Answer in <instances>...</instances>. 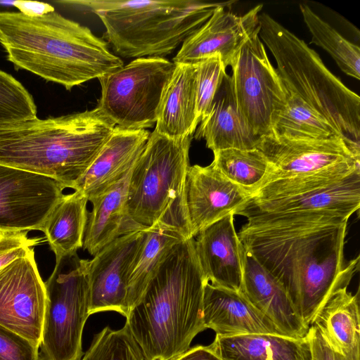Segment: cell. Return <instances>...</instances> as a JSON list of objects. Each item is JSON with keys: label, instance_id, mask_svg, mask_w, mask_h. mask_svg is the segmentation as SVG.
I'll use <instances>...</instances> for the list:
<instances>
[{"label": "cell", "instance_id": "obj_14", "mask_svg": "<svg viewBox=\"0 0 360 360\" xmlns=\"http://www.w3.org/2000/svg\"><path fill=\"white\" fill-rule=\"evenodd\" d=\"M146 230L120 235L89 259V315L106 311L129 315L128 275Z\"/></svg>", "mask_w": 360, "mask_h": 360}, {"label": "cell", "instance_id": "obj_34", "mask_svg": "<svg viewBox=\"0 0 360 360\" xmlns=\"http://www.w3.org/2000/svg\"><path fill=\"white\" fill-rule=\"evenodd\" d=\"M196 65L197 113L200 123L210 108L215 93L226 73V68L218 55L203 59Z\"/></svg>", "mask_w": 360, "mask_h": 360}, {"label": "cell", "instance_id": "obj_17", "mask_svg": "<svg viewBox=\"0 0 360 360\" xmlns=\"http://www.w3.org/2000/svg\"><path fill=\"white\" fill-rule=\"evenodd\" d=\"M231 4L214 9L208 20L181 44L173 58L174 64H196L218 55L224 66H230L250 35L259 27V4L243 15L226 11Z\"/></svg>", "mask_w": 360, "mask_h": 360}, {"label": "cell", "instance_id": "obj_9", "mask_svg": "<svg viewBox=\"0 0 360 360\" xmlns=\"http://www.w3.org/2000/svg\"><path fill=\"white\" fill-rule=\"evenodd\" d=\"M89 259L76 253L56 259L44 283L46 302L39 360H79L89 307Z\"/></svg>", "mask_w": 360, "mask_h": 360}, {"label": "cell", "instance_id": "obj_30", "mask_svg": "<svg viewBox=\"0 0 360 360\" xmlns=\"http://www.w3.org/2000/svg\"><path fill=\"white\" fill-rule=\"evenodd\" d=\"M304 22L311 34V43L327 51L347 75L360 79V49L315 13L300 4Z\"/></svg>", "mask_w": 360, "mask_h": 360}, {"label": "cell", "instance_id": "obj_32", "mask_svg": "<svg viewBox=\"0 0 360 360\" xmlns=\"http://www.w3.org/2000/svg\"><path fill=\"white\" fill-rule=\"evenodd\" d=\"M79 360H146L127 326L120 330L107 326L96 334Z\"/></svg>", "mask_w": 360, "mask_h": 360}, {"label": "cell", "instance_id": "obj_33", "mask_svg": "<svg viewBox=\"0 0 360 360\" xmlns=\"http://www.w3.org/2000/svg\"><path fill=\"white\" fill-rule=\"evenodd\" d=\"M37 117V108L27 89L0 70V126Z\"/></svg>", "mask_w": 360, "mask_h": 360}, {"label": "cell", "instance_id": "obj_28", "mask_svg": "<svg viewBox=\"0 0 360 360\" xmlns=\"http://www.w3.org/2000/svg\"><path fill=\"white\" fill-rule=\"evenodd\" d=\"M88 202L77 191L64 195L45 221L41 231L55 253L56 259L76 253L83 246Z\"/></svg>", "mask_w": 360, "mask_h": 360}, {"label": "cell", "instance_id": "obj_21", "mask_svg": "<svg viewBox=\"0 0 360 360\" xmlns=\"http://www.w3.org/2000/svg\"><path fill=\"white\" fill-rule=\"evenodd\" d=\"M202 318L205 329L211 328L219 335H285L240 292L217 287L208 282L204 286Z\"/></svg>", "mask_w": 360, "mask_h": 360}, {"label": "cell", "instance_id": "obj_6", "mask_svg": "<svg viewBox=\"0 0 360 360\" xmlns=\"http://www.w3.org/2000/svg\"><path fill=\"white\" fill-rule=\"evenodd\" d=\"M259 37L276 63L285 89L322 115L360 157V98L323 64L319 54L266 13L259 15Z\"/></svg>", "mask_w": 360, "mask_h": 360}, {"label": "cell", "instance_id": "obj_25", "mask_svg": "<svg viewBox=\"0 0 360 360\" xmlns=\"http://www.w3.org/2000/svg\"><path fill=\"white\" fill-rule=\"evenodd\" d=\"M347 286L334 290L316 313L315 326L328 345L351 360H360L359 297Z\"/></svg>", "mask_w": 360, "mask_h": 360}, {"label": "cell", "instance_id": "obj_12", "mask_svg": "<svg viewBox=\"0 0 360 360\" xmlns=\"http://www.w3.org/2000/svg\"><path fill=\"white\" fill-rule=\"evenodd\" d=\"M46 302L34 250L0 270V325L39 347Z\"/></svg>", "mask_w": 360, "mask_h": 360}, {"label": "cell", "instance_id": "obj_27", "mask_svg": "<svg viewBox=\"0 0 360 360\" xmlns=\"http://www.w3.org/2000/svg\"><path fill=\"white\" fill-rule=\"evenodd\" d=\"M131 172L112 187L89 200L92 208L87 214L82 248L93 256L120 235L140 229L129 221L127 214Z\"/></svg>", "mask_w": 360, "mask_h": 360}, {"label": "cell", "instance_id": "obj_3", "mask_svg": "<svg viewBox=\"0 0 360 360\" xmlns=\"http://www.w3.org/2000/svg\"><path fill=\"white\" fill-rule=\"evenodd\" d=\"M0 43L16 68L67 90L124 65L105 40L56 11L34 17L0 12Z\"/></svg>", "mask_w": 360, "mask_h": 360}, {"label": "cell", "instance_id": "obj_11", "mask_svg": "<svg viewBox=\"0 0 360 360\" xmlns=\"http://www.w3.org/2000/svg\"><path fill=\"white\" fill-rule=\"evenodd\" d=\"M259 27L240 47L230 66L238 108L250 131L262 138L283 108L287 91L259 37Z\"/></svg>", "mask_w": 360, "mask_h": 360}, {"label": "cell", "instance_id": "obj_19", "mask_svg": "<svg viewBox=\"0 0 360 360\" xmlns=\"http://www.w3.org/2000/svg\"><path fill=\"white\" fill-rule=\"evenodd\" d=\"M188 238H191L185 216L177 202L172 203L156 223L146 229L144 240L128 275L130 311L140 300L170 250Z\"/></svg>", "mask_w": 360, "mask_h": 360}, {"label": "cell", "instance_id": "obj_39", "mask_svg": "<svg viewBox=\"0 0 360 360\" xmlns=\"http://www.w3.org/2000/svg\"><path fill=\"white\" fill-rule=\"evenodd\" d=\"M172 360H223L209 346L198 345L189 348Z\"/></svg>", "mask_w": 360, "mask_h": 360}, {"label": "cell", "instance_id": "obj_5", "mask_svg": "<svg viewBox=\"0 0 360 360\" xmlns=\"http://www.w3.org/2000/svg\"><path fill=\"white\" fill-rule=\"evenodd\" d=\"M96 14L105 27L104 37L124 58L162 57L172 53L200 27L221 3L177 1H61Z\"/></svg>", "mask_w": 360, "mask_h": 360}, {"label": "cell", "instance_id": "obj_2", "mask_svg": "<svg viewBox=\"0 0 360 360\" xmlns=\"http://www.w3.org/2000/svg\"><path fill=\"white\" fill-rule=\"evenodd\" d=\"M203 274L195 238L169 252L126 317L146 360H172L190 348L205 330L202 318Z\"/></svg>", "mask_w": 360, "mask_h": 360}, {"label": "cell", "instance_id": "obj_22", "mask_svg": "<svg viewBox=\"0 0 360 360\" xmlns=\"http://www.w3.org/2000/svg\"><path fill=\"white\" fill-rule=\"evenodd\" d=\"M240 292L285 335L295 338L307 335L309 328L297 314L283 287L246 250Z\"/></svg>", "mask_w": 360, "mask_h": 360}, {"label": "cell", "instance_id": "obj_31", "mask_svg": "<svg viewBox=\"0 0 360 360\" xmlns=\"http://www.w3.org/2000/svg\"><path fill=\"white\" fill-rule=\"evenodd\" d=\"M213 154L212 163L249 196L262 185L268 175L269 163L258 148H229Z\"/></svg>", "mask_w": 360, "mask_h": 360}, {"label": "cell", "instance_id": "obj_1", "mask_svg": "<svg viewBox=\"0 0 360 360\" xmlns=\"http://www.w3.org/2000/svg\"><path fill=\"white\" fill-rule=\"evenodd\" d=\"M348 219L245 223L238 233L245 250L283 287L308 328L328 296L348 286L359 270V257L345 262Z\"/></svg>", "mask_w": 360, "mask_h": 360}, {"label": "cell", "instance_id": "obj_37", "mask_svg": "<svg viewBox=\"0 0 360 360\" xmlns=\"http://www.w3.org/2000/svg\"><path fill=\"white\" fill-rule=\"evenodd\" d=\"M311 360H351L330 347L318 329L310 326L308 332Z\"/></svg>", "mask_w": 360, "mask_h": 360}, {"label": "cell", "instance_id": "obj_13", "mask_svg": "<svg viewBox=\"0 0 360 360\" xmlns=\"http://www.w3.org/2000/svg\"><path fill=\"white\" fill-rule=\"evenodd\" d=\"M64 188L49 176L0 165V231H41Z\"/></svg>", "mask_w": 360, "mask_h": 360}, {"label": "cell", "instance_id": "obj_8", "mask_svg": "<svg viewBox=\"0 0 360 360\" xmlns=\"http://www.w3.org/2000/svg\"><path fill=\"white\" fill-rule=\"evenodd\" d=\"M193 138L173 139L155 130L150 133L129 179L126 209L134 226H153L181 195Z\"/></svg>", "mask_w": 360, "mask_h": 360}, {"label": "cell", "instance_id": "obj_16", "mask_svg": "<svg viewBox=\"0 0 360 360\" xmlns=\"http://www.w3.org/2000/svg\"><path fill=\"white\" fill-rule=\"evenodd\" d=\"M257 148L269 166L262 186L276 179L312 174L341 163L360 161V157L339 136L326 139L289 140L269 135L261 139Z\"/></svg>", "mask_w": 360, "mask_h": 360}, {"label": "cell", "instance_id": "obj_10", "mask_svg": "<svg viewBox=\"0 0 360 360\" xmlns=\"http://www.w3.org/2000/svg\"><path fill=\"white\" fill-rule=\"evenodd\" d=\"M175 64L163 57L139 58L100 77L96 109L115 126L146 129L157 121Z\"/></svg>", "mask_w": 360, "mask_h": 360}, {"label": "cell", "instance_id": "obj_29", "mask_svg": "<svg viewBox=\"0 0 360 360\" xmlns=\"http://www.w3.org/2000/svg\"><path fill=\"white\" fill-rule=\"evenodd\" d=\"M270 135L289 140L326 139L341 136L322 115L299 96L288 91L285 105L274 117Z\"/></svg>", "mask_w": 360, "mask_h": 360}, {"label": "cell", "instance_id": "obj_23", "mask_svg": "<svg viewBox=\"0 0 360 360\" xmlns=\"http://www.w3.org/2000/svg\"><path fill=\"white\" fill-rule=\"evenodd\" d=\"M193 137L203 139L213 153L237 148H257L262 138L248 128L236 103L231 77L224 76L205 115L200 122Z\"/></svg>", "mask_w": 360, "mask_h": 360}, {"label": "cell", "instance_id": "obj_35", "mask_svg": "<svg viewBox=\"0 0 360 360\" xmlns=\"http://www.w3.org/2000/svg\"><path fill=\"white\" fill-rule=\"evenodd\" d=\"M0 360H39V348L30 340L0 325Z\"/></svg>", "mask_w": 360, "mask_h": 360}, {"label": "cell", "instance_id": "obj_20", "mask_svg": "<svg viewBox=\"0 0 360 360\" xmlns=\"http://www.w3.org/2000/svg\"><path fill=\"white\" fill-rule=\"evenodd\" d=\"M150 132L115 126L100 153L74 186L88 201L122 180L129 174L143 150Z\"/></svg>", "mask_w": 360, "mask_h": 360}, {"label": "cell", "instance_id": "obj_18", "mask_svg": "<svg viewBox=\"0 0 360 360\" xmlns=\"http://www.w3.org/2000/svg\"><path fill=\"white\" fill-rule=\"evenodd\" d=\"M195 237V250L206 281L240 292L245 250L235 229L234 214L226 215Z\"/></svg>", "mask_w": 360, "mask_h": 360}, {"label": "cell", "instance_id": "obj_15", "mask_svg": "<svg viewBox=\"0 0 360 360\" xmlns=\"http://www.w3.org/2000/svg\"><path fill=\"white\" fill-rule=\"evenodd\" d=\"M249 197L212 163L189 166L181 194L190 238L234 212Z\"/></svg>", "mask_w": 360, "mask_h": 360}, {"label": "cell", "instance_id": "obj_7", "mask_svg": "<svg viewBox=\"0 0 360 360\" xmlns=\"http://www.w3.org/2000/svg\"><path fill=\"white\" fill-rule=\"evenodd\" d=\"M360 206V169L345 162L318 172L278 179L259 187L233 212L246 224H277L340 216Z\"/></svg>", "mask_w": 360, "mask_h": 360}, {"label": "cell", "instance_id": "obj_4", "mask_svg": "<svg viewBox=\"0 0 360 360\" xmlns=\"http://www.w3.org/2000/svg\"><path fill=\"white\" fill-rule=\"evenodd\" d=\"M115 125L96 108L0 126V165L54 179L73 189Z\"/></svg>", "mask_w": 360, "mask_h": 360}, {"label": "cell", "instance_id": "obj_38", "mask_svg": "<svg viewBox=\"0 0 360 360\" xmlns=\"http://www.w3.org/2000/svg\"><path fill=\"white\" fill-rule=\"evenodd\" d=\"M13 6L16 7L22 14L34 17L41 16L55 11L50 4L30 1H13Z\"/></svg>", "mask_w": 360, "mask_h": 360}, {"label": "cell", "instance_id": "obj_26", "mask_svg": "<svg viewBox=\"0 0 360 360\" xmlns=\"http://www.w3.org/2000/svg\"><path fill=\"white\" fill-rule=\"evenodd\" d=\"M209 347L223 360H311L308 334L303 338L275 334L216 335Z\"/></svg>", "mask_w": 360, "mask_h": 360}, {"label": "cell", "instance_id": "obj_36", "mask_svg": "<svg viewBox=\"0 0 360 360\" xmlns=\"http://www.w3.org/2000/svg\"><path fill=\"white\" fill-rule=\"evenodd\" d=\"M37 243L30 239L27 231H0V270L18 258L27 255Z\"/></svg>", "mask_w": 360, "mask_h": 360}, {"label": "cell", "instance_id": "obj_24", "mask_svg": "<svg viewBox=\"0 0 360 360\" xmlns=\"http://www.w3.org/2000/svg\"><path fill=\"white\" fill-rule=\"evenodd\" d=\"M196 80V64H175L159 106L155 131L173 139L193 136L199 124Z\"/></svg>", "mask_w": 360, "mask_h": 360}]
</instances>
